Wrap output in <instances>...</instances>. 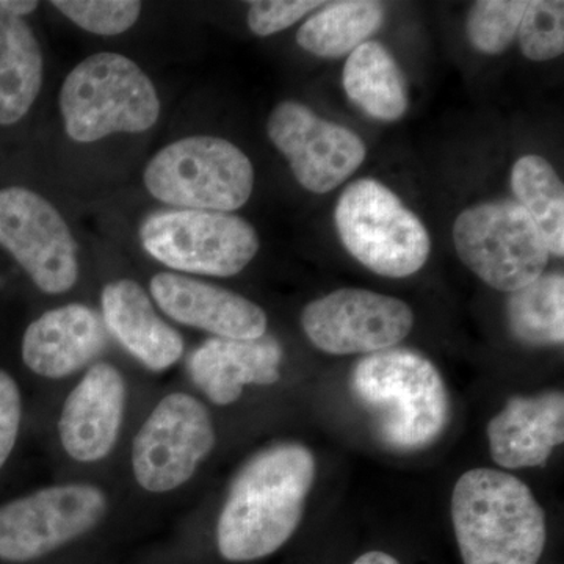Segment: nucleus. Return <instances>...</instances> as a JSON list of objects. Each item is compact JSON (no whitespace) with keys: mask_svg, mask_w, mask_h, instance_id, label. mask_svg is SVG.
<instances>
[{"mask_svg":"<svg viewBox=\"0 0 564 564\" xmlns=\"http://www.w3.org/2000/svg\"><path fill=\"white\" fill-rule=\"evenodd\" d=\"M511 188L540 229L549 252L563 258L564 187L554 166L540 155H524L514 163Z\"/></svg>","mask_w":564,"mask_h":564,"instance_id":"5701e85b","label":"nucleus"},{"mask_svg":"<svg viewBox=\"0 0 564 564\" xmlns=\"http://www.w3.org/2000/svg\"><path fill=\"white\" fill-rule=\"evenodd\" d=\"M248 25L258 36H270L285 31L314 10H321L323 2L311 0H259L250 3Z\"/></svg>","mask_w":564,"mask_h":564,"instance_id":"cd10ccee","label":"nucleus"},{"mask_svg":"<svg viewBox=\"0 0 564 564\" xmlns=\"http://www.w3.org/2000/svg\"><path fill=\"white\" fill-rule=\"evenodd\" d=\"M315 478V459L302 444H278L245 463L234 478L217 524L228 562L272 555L302 522Z\"/></svg>","mask_w":564,"mask_h":564,"instance_id":"f257e3e1","label":"nucleus"},{"mask_svg":"<svg viewBox=\"0 0 564 564\" xmlns=\"http://www.w3.org/2000/svg\"><path fill=\"white\" fill-rule=\"evenodd\" d=\"M140 240L155 261L180 272L229 278L258 254L252 225L225 212L173 209L143 221Z\"/></svg>","mask_w":564,"mask_h":564,"instance_id":"6e6552de","label":"nucleus"},{"mask_svg":"<svg viewBox=\"0 0 564 564\" xmlns=\"http://www.w3.org/2000/svg\"><path fill=\"white\" fill-rule=\"evenodd\" d=\"M351 391L372 417L375 432L393 451H422L447 426L443 377L413 350L388 348L366 356L352 370Z\"/></svg>","mask_w":564,"mask_h":564,"instance_id":"7ed1b4c3","label":"nucleus"},{"mask_svg":"<svg viewBox=\"0 0 564 564\" xmlns=\"http://www.w3.org/2000/svg\"><path fill=\"white\" fill-rule=\"evenodd\" d=\"M452 521L464 564H538L543 555V508L514 475L464 474L452 497Z\"/></svg>","mask_w":564,"mask_h":564,"instance_id":"f03ea898","label":"nucleus"},{"mask_svg":"<svg viewBox=\"0 0 564 564\" xmlns=\"http://www.w3.org/2000/svg\"><path fill=\"white\" fill-rule=\"evenodd\" d=\"M281 362V344L269 334L258 339L212 337L188 356L187 370L212 403L226 406L240 399L245 386L276 383Z\"/></svg>","mask_w":564,"mask_h":564,"instance_id":"f3484780","label":"nucleus"},{"mask_svg":"<svg viewBox=\"0 0 564 564\" xmlns=\"http://www.w3.org/2000/svg\"><path fill=\"white\" fill-rule=\"evenodd\" d=\"M143 181L151 196L169 206L229 214L250 199L254 169L231 141L192 135L162 148Z\"/></svg>","mask_w":564,"mask_h":564,"instance_id":"39448f33","label":"nucleus"},{"mask_svg":"<svg viewBox=\"0 0 564 564\" xmlns=\"http://www.w3.org/2000/svg\"><path fill=\"white\" fill-rule=\"evenodd\" d=\"M352 564H400L397 562L393 556L389 554H384V552L380 551H372L367 552V554H364L359 556L358 560H356Z\"/></svg>","mask_w":564,"mask_h":564,"instance_id":"7c9ffc66","label":"nucleus"},{"mask_svg":"<svg viewBox=\"0 0 564 564\" xmlns=\"http://www.w3.org/2000/svg\"><path fill=\"white\" fill-rule=\"evenodd\" d=\"M508 325L521 343L533 347L562 345L564 339L563 273H547L511 293Z\"/></svg>","mask_w":564,"mask_h":564,"instance_id":"b1692460","label":"nucleus"},{"mask_svg":"<svg viewBox=\"0 0 564 564\" xmlns=\"http://www.w3.org/2000/svg\"><path fill=\"white\" fill-rule=\"evenodd\" d=\"M384 6L373 0H344L325 3L318 13L304 22L296 43L322 58H339L351 54L380 31Z\"/></svg>","mask_w":564,"mask_h":564,"instance_id":"4be33fe9","label":"nucleus"},{"mask_svg":"<svg viewBox=\"0 0 564 564\" xmlns=\"http://www.w3.org/2000/svg\"><path fill=\"white\" fill-rule=\"evenodd\" d=\"M454 242L464 265L500 292L513 293L543 276L551 254L529 212L510 199L464 210Z\"/></svg>","mask_w":564,"mask_h":564,"instance_id":"0eeeda50","label":"nucleus"},{"mask_svg":"<svg viewBox=\"0 0 564 564\" xmlns=\"http://www.w3.org/2000/svg\"><path fill=\"white\" fill-rule=\"evenodd\" d=\"M21 417L20 388L6 370H0V469L9 459L14 444H17Z\"/></svg>","mask_w":564,"mask_h":564,"instance_id":"c85d7f7f","label":"nucleus"},{"mask_svg":"<svg viewBox=\"0 0 564 564\" xmlns=\"http://www.w3.org/2000/svg\"><path fill=\"white\" fill-rule=\"evenodd\" d=\"M150 289L163 313L182 325L226 339H258L267 334L262 307L239 293L172 272L155 274Z\"/></svg>","mask_w":564,"mask_h":564,"instance_id":"2eb2a0df","label":"nucleus"},{"mask_svg":"<svg viewBox=\"0 0 564 564\" xmlns=\"http://www.w3.org/2000/svg\"><path fill=\"white\" fill-rule=\"evenodd\" d=\"M128 389L117 367L91 366L63 404L58 434L66 454L80 463L106 458L117 444Z\"/></svg>","mask_w":564,"mask_h":564,"instance_id":"4468645a","label":"nucleus"},{"mask_svg":"<svg viewBox=\"0 0 564 564\" xmlns=\"http://www.w3.org/2000/svg\"><path fill=\"white\" fill-rule=\"evenodd\" d=\"M307 339L329 355H373L402 343L414 314L402 300L362 289H340L304 307Z\"/></svg>","mask_w":564,"mask_h":564,"instance_id":"f8f14e48","label":"nucleus"},{"mask_svg":"<svg viewBox=\"0 0 564 564\" xmlns=\"http://www.w3.org/2000/svg\"><path fill=\"white\" fill-rule=\"evenodd\" d=\"M107 513V497L91 485L40 489L0 507V560L24 563L90 532Z\"/></svg>","mask_w":564,"mask_h":564,"instance_id":"9d476101","label":"nucleus"},{"mask_svg":"<svg viewBox=\"0 0 564 564\" xmlns=\"http://www.w3.org/2000/svg\"><path fill=\"white\" fill-rule=\"evenodd\" d=\"M494 462L505 469L544 466L564 441V397L547 392L516 397L489 422Z\"/></svg>","mask_w":564,"mask_h":564,"instance_id":"6ab92c4d","label":"nucleus"},{"mask_svg":"<svg viewBox=\"0 0 564 564\" xmlns=\"http://www.w3.org/2000/svg\"><path fill=\"white\" fill-rule=\"evenodd\" d=\"M52 6L84 31L102 36L129 31L141 13L137 0H55Z\"/></svg>","mask_w":564,"mask_h":564,"instance_id":"bb28decb","label":"nucleus"},{"mask_svg":"<svg viewBox=\"0 0 564 564\" xmlns=\"http://www.w3.org/2000/svg\"><path fill=\"white\" fill-rule=\"evenodd\" d=\"M525 7L522 0L475 2L467 17V40L484 54H502L518 36Z\"/></svg>","mask_w":564,"mask_h":564,"instance_id":"393cba45","label":"nucleus"},{"mask_svg":"<svg viewBox=\"0 0 564 564\" xmlns=\"http://www.w3.org/2000/svg\"><path fill=\"white\" fill-rule=\"evenodd\" d=\"M343 80L348 98L375 120L397 121L406 113L403 70L378 41H366L351 52L345 62Z\"/></svg>","mask_w":564,"mask_h":564,"instance_id":"412c9836","label":"nucleus"},{"mask_svg":"<svg viewBox=\"0 0 564 564\" xmlns=\"http://www.w3.org/2000/svg\"><path fill=\"white\" fill-rule=\"evenodd\" d=\"M61 111L69 139L93 143L111 133L150 131L161 117V99L135 62L115 52H99L66 76Z\"/></svg>","mask_w":564,"mask_h":564,"instance_id":"20e7f679","label":"nucleus"},{"mask_svg":"<svg viewBox=\"0 0 564 564\" xmlns=\"http://www.w3.org/2000/svg\"><path fill=\"white\" fill-rule=\"evenodd\" d=\"M107 344L109 333L96 311L85 304H66L28 326L22 361L40 377L61 380L98 359Z\"/></svg>","mask_w":564,"mask_h":564,"instance_id":"dca6fc26","label":"nucleus"},{"mask_svg":"<svg viewBox=\"0 0 564 564\" xmlns=\"http://www.w3.org/2000/svg\"><path fill=\"white\" fill-rule=\"evenodd\" d=\"M40 3L35 0H0V9L9 11L13 17L24 18L39 9Z\"/></svg>","mask_w":564,"mask_h":564,"instance_id":"c756f323","label":"nucleus"},{"mask_svg":"<svg viewBox=\"0 0 564 564\" xmlns=\"http://www.w3.org/2000/svg\"><path fill=\"white\" fill-rule=\"evenodd\" d=\"M522 54L529 61L547 62L564 51V3L552 0L527 2L518 31Z\"/></svg>","mask_w":564,"mask_h":564,"instance_id":"a878e982","label":"nucleus"},{"mask_svg":"<svg viewBox=\"0 0 564 564\" xmlns=\"http://www.w3.org/2000/svg\"><path fill=\"white\" fill-rule=\"evenodd\" d=\"M345 250L370 272L408 278L429 261L432 240L421 218L375 180L351 182L334 212Z\"/></svg>","mask_w":564,"mask_h":564,"instance_id":"423d86ee","label":"nucleus"},{"mask_svg":"<svg viewBox=\"0 0 564 564\" xmlns=\"http://www.w3.org/2000/svg\"><path fill=\"white\" fill-rule=\"evenodd\" d=\"M0 247L41 292H68L79 278L77 243L65 218L31 188H0Z\"/></svg>","mask_w":564,"mask_h":564,"instance_id":"1a4fd4ad","label":"nucleus"},{"mask_svg":"<svg viewBox=\"0 0 564 564\" xmlns=\"http://www.w3.org/2000/svg\"><path fill=\"white\" fill-rule=\"evenodd\" d=\"M101 306L107 333L152 372L170 369L184 355L181 334L159 317L139 282H109L102 291Z\"/></svg>","mask_w":564,"mask_h":564,"instance_id":"a211bd4d","label":"nucleus"},{"mask_svg":"<svg viewBox=\"0 0 564 564\" xmlns=\"http://www.w3.org/2000/svg\"><path fill=\"white\" fill-rule=\"evenodd\" d=\"M215 445L207 408L188 393H170L152 410L133 440L137 484L150 492H169L191 480Z\"/></svg>","mask_w":564,"mask_h":564,"instance_id":"9b49d317","label":"nucleus"},{"mask_svg":"<svg viewBox=\"0 0 564 564\" xmlns=\"http://www.w3.org/2000/svg\"><path fill=\"white\" fill-rule=\"evenodd\" d=\"M267 133L288 159L300 185L313 193L339 187L366 161L367 148L361 137L323 120L300 102L278 104L267 121Z\"/></svg>","mask_w":564,"mask_h":564,"instance_id":"ddd939ff","label":"nucleus"},{"mask_svg":"<svg viewBox=\"0 0 564 564\" xmlns=\"http://www.w3.org/2000/svg\"><path fill=\"white\" fill-rule=\"evenodd\" d=\"M43 76V52L31 25L0 9V126L17 124L31 111Z\"/></svg>","mask_w":564,"mask_h":564,"instance_id":"aec40b11","label":"nucleus"}]
</instances>
